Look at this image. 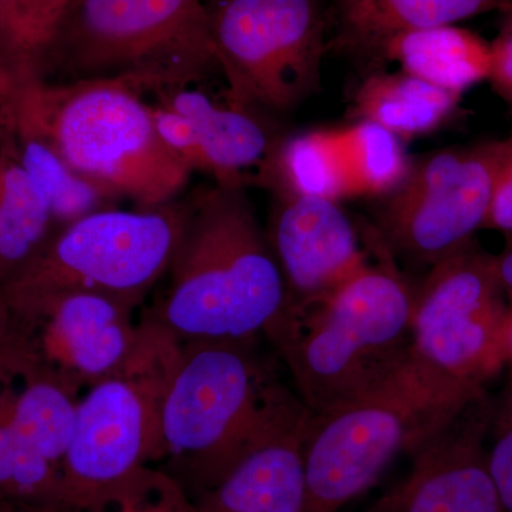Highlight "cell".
<instances>
[{
	"label": "cell",
	"instance_id": "1",
	"mask_svg": "<svg viewBox=\"0 0 512 512\" xmlns=\"http://www.w3.org/2000/svg\"><path fill=\"white\" fill-rule=\"evenodd\" d=\"M259 340L181 342L165 389L156 467L194 500L242 458L298 429L311 414L262 355Z\"/></svg>",
	"mask_w": 512,
	"mask_h": 512
},
{
	"label": "cell",
	"instance_id": "2",
	"mask_svg": "<svg viewBox=\"0 0 512 512\" xmlns=\"http://www.w3.org/2000/svg\"><path fill=\"white\" fill-rule=\"evenodd\" d=\"M164 276L146 318L181 342L266 338L288 305L268 234L239 185H205L184 198Z\"/></svg>",
	"mask_w": 512,
	"mask_h": 512
},
{
	"label": "cell",
	"instance_id": "3",
	"mask_svg": "<svg viewBox=\"0 0 512 512\" xmlns=\"http://www.w3.org/2000/svg\"><path fill=\"white\" fill-rule=\"evenodd\" d=\"M366 237L376 262L325 298L286 309L266 336L312 413L379 392L410 372L416 288L379 231Z\"/></svg>",
	"mask_w": 512,
	"mask_h": 512
},
{
	"label": "cell",
	"instance_id": "4",
	"mask_svg": "<svg viewBox=\"0 0 512 512\" xmlns=\"http://www.w3.org/2000/svg\"><path fill=\"white\" fill-rule=\"evenodd\" d=\"M143 89L127 80H19L10 123L90 183L138 210L177 200L191 170L158 137Z\"/></svg>",
	"mask_w": 512,
	"mask_h": 512
},
{
	"label": "cell",
	"instance_id": "5",
	"mask_svg": "<svg viewBox=\"0 0 512 512\" xmlns=\"http://www.w3.org/2000/svg\"><path fill=\"white\" fill-rule=\"evenodd\" d=\"M57 82L120 79L183 89L218 69L202 0H70L42 66Z\"/></svg>",
	"mask_w": 512,
	"mask_h": 512
},
{
	"label": "cell",
	"instance_id": "6",
	"mask_svg": "<svg viewBox=\"0 0 512 512\" xmlns=\"http://www.w3.org/2000/svg\"><path fill=\"white\" fill-rule=\"evenodd\" d=\"M180 346L144 316L126 362L80 397L60 466V503L86 510L140 468L160 463L164 394Z\"/></svg>",
	"mask_w": 512,
	"mask_h": 512
},
{
	"label": "cell",
	"instance_id": "7",
	"mask_svg": "<svg viewBox=\"0 0 512 512\" xmlns=\"http://www.w3.org/2000/svg\"><path fill=\"white\" fill-rule=\"evenodd\" d=\"M478 396L437 392L410 369L379 392L311 412L302 436L306 512L342 510L372 488L394 458L412 454Z\"/></svg>",
	"mask_w": 512,
	"mask_h": 512
},
{
	"label": "cell",
	"instance_id": "8",
	"mask_svg": "<svg viewBox=\"0 0 512 512\" xmlns=\"http://www.w3.org/2000/svg\"><path fill=\"white\" fill-rule=\"evenodd\" d=\"M183 220L184 198L150 210L93 212L56 229L0 292L13 313L66 291L141 305L167 271Z\"/></svg>",
	"mask_w": 512,
	"mask_h": 512
},
{
	"label": "cell",
	"instance_id": "9",
	"mask_svg": "<svg viewBox=\"0 0 512 512\" xmlns=\"http://www.w3.org/2000/svg\"><path fill=\"white\" fill-rule=\"evenodd\" d=\"M508 305L495 255L476 241L431 266L414 298L410 369L417 379L454 396L484 393L507 366Z\"/></svg>",
	"mask_w": 512,
	"mask_h": 512
},
{
	"label": "cell",
	"instance_id": "10",
	"mask_svg": "<svg viewBox=\"0 0 512 512\" xmlns=\"http://www.w3.org/2000/svg\"><path fill=\"white\" fill-rule=\"evenodd\" d=\"M207 13L229 106L284 113L318 90V0H211Z\"/></svg>",
	"mask_w": 512,
	"mask_h": 512
},
{
	"label": "cell",
	"instance_id": "11",
	"mask_svg": "<svg viewBox=\"0 0 512 512\" xmlns=\"http://www.w3.org/2000/svg\"><path fill=\"white\" fill-rule=\"evenodd\" d=\"M512 137L434 151L410 164L387 195L379 234L390 251L434 266L474 241L485 227L495 180Z\"/></svg>",
	"mask_w": 512,
	"mask_h": 512
},
{
	"label": "cell",
	"instance_id": "12",
	"mask_svg": "<svg viewBox=\"0 0 512 512\" xmlns=\"http://www.w3.org/2000/svg\"><path fill=\"white\" fill-rule=\"evenodd\" d=\"M138 306L106 293L66 291L13 313L16 322L39 329L36 338L19 333L23 375L47 377L77 394L89 389L133 352Z\"/></svg>",
	"mask_w": 512,
	"mask_h": 512
},
{
	"label": "cell",
	"instance_id": "13",
	"mask_svg": "<svg viewBox=\"0 0 512 512\" xmlns=\"http://www.w3.org/2000/svg\"><path fill=\"white\" fill-rule=\"evenodd\" d=\"M494 409L487 392L419 444L412 470L367 512H501L485 437Z\"/></svg>",
	"mask_w": 512,
	"mask_h": 512
},
{
	"label": "cell",
	"instance_id": "14",
	"mask_svg": "<svg viewBox=\"0 0 512 512\" xmlns=\"http://www.w3.org/2000/svg\"><path fill=\"white\" fill-rule=\"evenodd\" d=\"M268 234L286 285L288 305L319 301L369 266V242L360 241L339 202L276 195Z\"/></svg>",
	"mask_w": 512,
	"mask_h": 512
},
{
	"label": "cell",
	"instance_id": "15",
	"mask_svg": "<svg viewBox=\"0 0 512 512\" xmlns=\"http://www.w3.org/2000/svg\"><path fill=\"white\" fill-rule=\"evenodd\" d=\"M158 96L160 103L190 119L200 141L202 171L215 183L245 187L252 171L259 180L275 146L251 111L221 106L190 87Z\"/></svg>",
	"mask_w": 512,
	"mask_h": 512
},
{
	"label": "cell",
	"instance_id": "16",
	"mask_svg": "<svg viewBox=\"0 0 512 512\" xmlns=\"http://www.w3.org/2000/svg\"><path fill=\"white\" fill-rule=\"evenodd\" d=\"M306 421L242 458L227 476L195 498L198 512H306L302 460Z\"/></svg>",
	"mask_w": 512,
	"mask_h": 512
},
{
	"label": "cell",
	"instance_id": "17",
	"mask_svg": "<svg viewBox=\"0 0 512 512\" xmlns=\"http://www.w3.org/2000/svg\"><path fill=\"white\" fill-rule=\"evenodd\" d=\"M511 0H338L339 43L349 49L380 52L393 37L454 25L505 9Z\"/></svg>",
	"mask_w": 512,
	"mask_h": 512
},
{
	"label": "cell",
	"instance_id": "18",
	"mask_svg": "<svg viewBox=\"0 0 512 512\" xmlns=\"http://www.w3.org/2000/svg\"><path fill=\"white\" fill-rule=\"evenodd\" d=\"M379 55L399 64L402 72L460 96L490 76V45L454 25L393 37Z\"/></svg>",
	"mask_w": 512,
	"mask_h": 512
},
{
	"label": "cell",
	"instance_id": "19",
	"mask_svg": "<svg viewBox=\"0 0 512 512\" xmlns=\"http://www.w3.org/2000/svg\"><path fill=\"white\" fill-rule=\"evenodd\" d=\"M56 231L49 202L16 153L12 128L0 134V286Z\"/></svg>",
	"mask_w": 512,
	"mask_h": 512
},
{
	"label": "cell",
	"instance_id": "20",
	"mask_svg": "<svg viewBox=\"0 0 512 512\" xmlns=\"http://www.w3.org/2000/svg\"><path fill=\"white\" fill-rule=\"evenodd\" d=\"M460 94L439 89L406 72L373 73L357 87L353 113L400 140L433 133L457 110Z\"/></svg>",
	"mask_w": 512,
	"mask_h": 512
},
{
	"label": "cell",
	"instance_id": "21",
	"mask_svg": "<svg viewBox=\"0 0 512 512\" xmlns=\"http://www.w3.org/2000/svg\"><path fill=\"white\" fill-rule=\"evenodd\" d=\"M259 183L276 195L340 202L352 197L338 130H312L274 147Z\"/></svg>",
	"mask_w": 512,
	"mask_h": 512
},
{
	"label": "cell",
	"instance_id": "22",
	"mask_svg": "<svg viewBox=\"0 0 512 512\" xmlns=\"http://www.w3.org/2000/svg\"><path fill=\"white\" fill-rule=\"evenodd\" d=\"M16 153L26 173L39 185L56 229L93 214L117 208L119 198L73 171L45 141L12 126Z\"/></svg>",
	"mask_w": 512,
	"mask_h": 512
},
{
	"label": "cell",
	"instance_id": "23",
	"mask_svg": "<svg viewBox=\"0 0 512 512\" xmlns=\"http://www.w3.org/2000/svg\"><path fill=\"white\" fill-rule=\"evenodd\" d=\"M80 394L47 377L30 376L10 397L9 421L16 434L60 470L76 429Z\"/></svg>",
	"mask_w": 512,
	"mask_h": 512
},
{
	"label": "cell",
	"instance_id": "24",
	"mask_svg": "<svg viewBox=\"0 0 512 512\" xmlns=\"http://www.w3.org/2000/svg\"><path fill=\"white\" fill-rule=\"evenodd\" d=\"M352 197H387L410 170L402 140L372 121L336 128Z\"/></svg>",
	"mask_w": 512,
	"mask_h": 512
},
{
	"label": "cell",
	"instance_id": "25",
	"mask_svg": "<svg viewBox=\"0 0 512 512\" xmlns=\"http://www.w3.org/2000/svg\"><path fill=\"white\" fill-rule=\"evenodd\" d=\"M10 397L12 394L0 393V501L60 503V470L13 430Z\"/></svg>",
	"mask_w": 512,
	"mask_h": 512
},
{
	"label": "cell",
	"instance_id": "26",
	"mask_svg": "<svg viewBox=\"0 0 512 512\" xmlns=\"http://www.w3.org/2000/svg\"><path fill=\"white\" fill-rule=\"evenodd\" d=\"M82 512H198L194 498L163 468L147 466L131 474Z\"/></svg>",
	"mask_w": 512,
	"mask_h": 512
},
{
	"label": "cell",
	"instance_id": "27",
	"mask_svg": "<svg viewBox=\"0 0 512 512\" xmlns=\"http://www.w3.org/2000/svg\"><path fill=\"white\" fill-rule=\"evenodd\" d=\"M13 2L18 10L30 56L37 72L42 76L43 62L59 33L70 0H13Z\"/></svg>",
	"mask_w": 512,
	"mask_h": 512
},
{
	"label": "cell",
	"instance_id": "28",
	"mask_svg": "<svg viewBox=\"0 0 512 512\" xmlns=\"http://www.w3.org/2000/svg\"><path fill=\"white\" fill-rule=\"evenodd\" d=\"M151 117L158 137L165 147L180 158L191 173L202 171V156L200 141H198L195 128L188 117L165 106L163 103L151 106Z\"/></svg>",
	"mask_w": 512,
	"mask_h": 512
},
{
	"label": "cell",
	"instance_id": "29",
	"mask_svg": "<svg viewBox=\"0 0 512 512\" xmlns=\"http://www.w3.org/2000/svg\"><path fill=\"white\" fill-rule=\"evenodd\" d=\"M0 62L15 74L16 82L39 74L13 0H0Z\"/></svg>",
	"mask_w": 512,
	"mask_h": 512
},
{
	"label": "cell",
	"instance_id": "30",
	"mask_svg": "<svg viewBox=\"0 0 512 512\" xmlns=\"http://www.w3.org/2000/svg\"><path fill=\"white\" fill-rule=\"evenodd\" d=\"M488 468L501 512H512V404L493 446L488 450Z\"/></svg>",
	"mask_w": 512,
	"mask_h": 512
},
{
	"label": "cell",
	"instance_id": "31",
	"mask_svg": "<svg viewBox=\"0 0 512 512\" xmlns=\"http://www.w3.org/2000/svg\"><path fill=\"white\" fill-rule=\"evenodd\" d=\"M507 12L500 35L490 45L491 67L488 82L494 92L512 106V5L504 9Z\"/></svg>",
	"mask_w": 512,
	"mask_h": 512
},
{
	"label": "cell",
	"instance_id": "32",
	"mask_svg": "<svg viewBox=\"0 0 512 512\" xmlns=\"http://www.w3.org/2000/svg\"><path fill=\"white\" fill-rule=\"evenodd\" d=\"M484 228L512 237V146L495 180L493 200Z\"/></svg>",
	"mask_w": 512,
	"mask_h": 512
},
{
	"label": "cell",
	"instance_id": "33",
	"mask_svg": "<svg viewBox=\"0 0 512 512\" xmlns=\"http://www.w3.org/2000/svg\"><path fill=\"white\" fill-rule=\"evenodd\" d=\"M495 266L508 302H512V237L507 238L503 251L495 255Z\"/></svg>",
	"mask_w": 512,
	"mask_h": 512
},
{
	"label": "cell",
	"instance_id": "34",
	"mask_svg": "<svg viewBox=\"0 0 512 512\" xmlns=\"http://www.w3.org/2000/svg\"><path fill=\"white\" fill-rule=\"evenodd\" d=\"M16 86H18V82H16L15 74L10 72L8 67L0 62V109L12 104Z\"/></svg>",
	"mask_w": 512,
	"mask_h": 512
},
{
	"label": "cell",
	"instance_id": "35",
	"mask_svg": "<svg viewBox=\"0 0 512 512\" xmlns=\"http://www.w3.org/2000/svg\"><path fill=\"white\" fill-rule=\"evenodd\" d=\"M16 512H82L63 503L13 504Z\"/></svg>",
	"mask_w": 512,
	"mask_h": 512
},
{
	"label": "cell",
	"instance_id": "36",
	"mask_svg": "<svg viewBox=\"0 0 512 512\" xmlns=\"http://www.w3.org/2000/svg\"><path fill=\"white\" fill-rule=\"evenodd\" d=\"M505 356H507V365L512 367V302L508 305L507 323H505Z\"/></svg>",
	"mask_w": 512,
	"mask_h": 512
},
{
	"label": "cell",
	"instance_id": "37",
	"mask_svg": "<svg viewBox=\"0 0 512 512\" xmlns=\"http://www.w3.org/2000/svg\"><path fill=\"white\" fill-rule=\"evenodd\" d=\"M10 121V106L0 109V134L3 133L6 127L9 126Z\"/></svg>",
	"mask_w": 512,
	"mask_h": 512
},
{
	"label": "cell",
	"instance_id": "38",
	"mask_svg": "<svg viewBox=\"0 0 512 512\" xmlns=\"http://www.w3.org/2000/svg\"><path fill=\"white\" fill-rule=\"evenodd\" d=\"M0 512H16V510L13 504L2 503V501H0Z\"/></svg>",
	"mask_w": 512,
	"mask_h": 512
},
{
	"label": "cell",
	"instance_id": "39",
	"mask_svg": "<svg viewBox=\"0 0 512 512\" xmlns=\"http://www.w3.org/2000/svg\"><path fill=\"white\" fill-rule=\"evenodd\" d=\"M508 5H512V0H511V2H510V3H508Z\"/></svg>",
	"mask_w": 512,
	"mask_h": 512
},
{
	"label": "cell",
	"instance_id": "40",
	"mask_svg": "<svg viewBox=\"0 0 512 512\" xmlns=\"http://www.w3.org/2000/svg\"><path fill=\"white\" fill-rule=\"evenodd\" d=\"M363 512H367V510H366V511H363Z\"/></svg>",
	"mask_w": 512,
	"mask_h": 512
}]
</instances>
